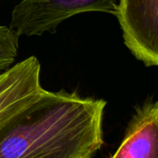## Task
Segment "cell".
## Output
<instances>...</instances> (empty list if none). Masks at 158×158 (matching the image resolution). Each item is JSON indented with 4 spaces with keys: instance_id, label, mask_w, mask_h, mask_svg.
<instances>
[{
    "instance_id": "cell-1",
    "label": "cell",
    "mask_w": 158,
    "mask_h": 158,
    "mask_svg": "<svg viewBox=\"0 0 158 158\" xmlns=\"http://www.w3.org/2000/svg\"><path fill=\"white\" fill-rule=\"evenodd\" d=\"M106 102L46 92L0 130V158H94L104 145Z\"/></svg>"
},
{
    "instance_id": "cell-2",
    "label": "cell",
    "mask_w": 158,
    "mask_h": 158,
    "mask_svg": "<svg viewBox=\"0 0 158 158\" xmlns=\"http://www.w3.org/2000/svg\"><path fill=\"white\" fill-rule=\"evenodd\" d=\"M118 0H21L12 10L9 28L19 37L41 36L84 12L116 14Z\"/></svg>"
},
{
    "instance_id": "cell-3",
    "label": "cell",
    "mask_w": 158,
    "mask_h": 158,
    "mask_svg": "<svg viewBox=\"0 0 158 158\" xmlns=\"http://www.w3.org/2000/svg\"><path fill=\"white\" fill-rule=\"evenodd\" d=\"M115 16L127 48L145 67H156L158 0H118Z\"/></svg>"
},
{
    "instance_id": "cell-4",
    "label": "cell",
    "mask_w": 158,
    "mask_h": 158,
    "mask_svg": "<svg viewBox=\"0 0 158 158\" xmlns=\"http://www.w3.org/2000/svg\"><path fill=\"white\" fill-rule=\"evenodd\" d=\"M40 74L41 64L34 56L0 73V130L46 92Z\"/></svg>"
},
{
    "instance_id": "cell-5",
    "label": "cell",
    "mask_w": 158,
    "mask_h": 158,
    "mask_svg": "<svg viewBox=\"0 0 158 158\" xmlns=\"http://www.w3.org/2000/svg\"><path fill=\"white\" fill-rule=\"evenodd\" d=\"M110 158H158V103L152 98L135 108L123 140Z\"/></svg>"
},
{
    "instance_id": "cell-6",
    "label": "cell",
    "mask_w": 158,
    "mask_h": 158,
    "mask_svg": "<svg viewBox=\"0 0 158 158\" xmlns=\"http://www.w3.org/2000/svg\"><path fill=\"white\" fill-rule=\"evenodd\" d=\"M18 51L19 36L9 27L0 25V73L12 66Z\"/></svg>"
}]
</instances>
